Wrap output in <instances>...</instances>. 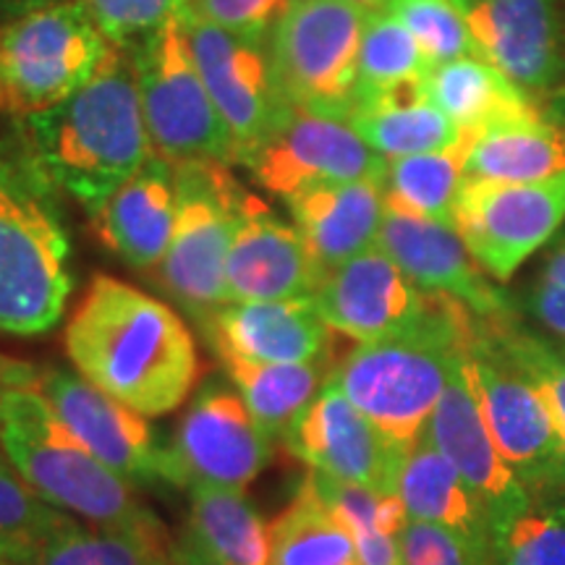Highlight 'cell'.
<instances>
[{
  "mask_svg": "<svg viewBox=\"0 0 565 565\" xmlns=\"http://www.w3.org/2000/svg\"><path fill=\"white\" fill-rule=\"evenodd\" d=\"M254 181L282 202L320 183L385 181L387 158L343 118L288 108L263 141L244 154Z\"/></svg>",
  "mask_w": 565,
  "mask_h": 565,
  "instance_id": "cell-12",
  "label": "cell"
},
{
  "mask_svg": "<svg viewBox=\"0 0 565 565\" xmlns=\"http://www.w3.org/2000/svg\"><path fill=\"white\" fill-rule=\"evenodd\" d=\"M0 450L47 503L92 526L168 536L126 479L97 461L53 414L38 385L13 387L0 406Z\"/></svg>",
  "mask_w": 565,
  "mask_h": 565,
  "instance_id": "cell-4",
  "label": "cell"
},
{
  "mask_svg": "<svg viewBox=\"0 0 565 565\" xmlns=\"http://www.w3.org/2000/svg\"><path fill=\"white\" fill-rule=\"evenodd\" d=\"M475 315L437 296L429 315L401 335L359 343L330 380L374 427L404 448L419 440L469 349Z\"/></svg>",
  "mask_w": 565,
  "mask_h": 565,
  "instance_id": "cell-3",
  "label": "cell"
},
{
  "mask_svg": "<svg viewBox=\"0 0 565 565\" xmlns=\"http://www.w3.org/2000/svg\"><path fill=\"white\" fill-rule=\"evenodd\" d=\"M63 341L84 380L141 416L175 412L200 377L186 322L168 303L110 275L92 278Z\"/></svg>",
  "mask_w": 565,
  "mask_h": 565,
  "instance_id": "cell-1",
  "label": "cell"
},
{
  "mask_svg": "<svg viewBox=\"0 0 565 565\" xmlns=\"http://www.w3.org/2000/svg\"><path fill=\"white\" fill-rule=\"evenodd\" d=\"M55 3V0H0V13L3 17H19V13H26L32 9H40V6Z\"/></svg>",
  "mask_w": 565,
  "mask_h": 565,
  "instance_id": "cell-46",
  "label": "cell"
},
{
  "mask_svg": "<svg viewBox=\"0 0 565 565\" xmlns=\"http://www.w3.org/2000/svg\"><path fill=\"white\" fill-rule=\"evenodd\" d=\"M171 565H225L204 547V542L192 529H186L179 540L171 542Z\"/></svg>",
  "mask_w": 565,
  "mask_h": 565,
  "instance_id": "cell-44",
  "label": "cell"
},
{
  "mask_svg": "<svg viewBox=\"0 0 565 565\" xmlns=\"http://www.w3.org/2000/svg\"><path fill=\"white\" fill-rule=\"evenodd\" d=\"M286 445L312 471L380 494H398L408 448L374 427L330 377L294 424Z\"/></svg>",
  "mask_w": 565,
  "mask_h": 565,
  "instance_id": "cell-15",
  "label": "cell"
},
{
  "mask_svg": "<svg viewBox=\"0 0 565 565\" xmlns=\"http://www.w3.org/2000/svg\"><path fill=\"white\" fill-rule=\"evenodd\" d=\"M324 275L299 228L246 192L225 263L228 301L312 299Z\"/></svg>",
  "mask_w": 565,
  "mask_h": 565,
  "instance_id": "cell-20",
  "label": "cell"
},
{
  "mask_svg": "<svg viewBox=\"0 0 565 565\" xmlns=\"http://www.w3.org/2000/svg\"><path fill=\"white\" fill-rule=\"evenodd\" d=\"M307 482L349 529L364 565H404L401 532L408 515L398 494H380L366 487L338 482L320 471H312Z\"/></svg>",
  "mask_w": 565,
  "mask_h": 565,
  "instance_id": "cell-32",
  "label": "cell"
},
{
  "mask_svg": "<svg viewBox=\"0 0 565 565\" xmlns=\"http://www.w3.org/2000/svg\"><path fill=\"white\" fill-rule=\"evenodd\" d=\"M484 320L500 345L511 353L513 362L526 372V377L542 393L565 440V356L561 345L550 335H542L521 324L513 312L503 317H484Z\"/></svg>",
  "mask_w": 565,
  "mask_h": 565,
  "instance_id": "cell-38",
  "label": "cell"
},
{
  "mask_svg": "<svg viewBox=\"0 0 565 565\" xmlns=\"http://www.w3.org/2000/svg\"><path fill=\"white\" fill-rule=\"evenodd\" d=\"M477 55L532 95L565 76V21L557 0H454Z\"/></svg>",
  "mask_w": 565,
  "mask_h": 565,
  "instance_id": "cell-18",
  "label": "cell"
},
{
  "mask_svg": "<svg viewBox=\"0 0 565 565\" xmlns=\"http://www.w3.org/2000/svg\"><path fill=\"white\" fill-rule=\"evenodd\" d=\"M38 383H40V372L34 370V366L0 356V406H3L6 393L13 391V387H30Z\"/></svg>",
  "mask_w": 565,
  "mask_h": 565,
  "instance_id": "cell-45",
  "label": "cell"
},
{
  "mask_svg": "<svg viewBox=\"0 0 565 565\" xmlns=\"http://www.w3.org/2000/svg\"><path fill=\"white\" fill-rule=\"evenodd\" d=\"M68 242L38 189L0 162V333L42 335L66 312Z\"/></svg>",
  "mask_w": 565,
  "mask_h": 565,
  "instance_id": "cell-7",
  "label": "cell"
},
{
  "mask_svg": "<svg viewBox=\"0 0 565 565\" xmlns=\"http://www.w3.org/2000/svg\"><path fill=\"white\" fill-rule=\"evenodd\" d=\"M563 105H553V116H557V118H563L565 121V97L561 100Z\"/></svg>",
  "mask_w": 565,
  "mask_h": 565,
  "instance_id": "cell-48",
  "label": "cell"
},
{
  "mask_svg": "<svg viewBox=\"0 0 565 565\" xmlns=\"http://www.w3.org/2000/svg\"><path fill=\"white\" fill-rule=\"evenodd\" d=\"M454 225L492 280H511L563 231L565 173L526 183L466 179Z\"/></svg>",
  "mask_w": 565,
  "mask_h": 565,
  "instance_id": "cell-11",
  "label": "cell"
},
{
  "mask_svg": "<svg viewBox=\"0 0 565 565\" xmlns=\"http://www.w3.org/2000/svg\"><path fill=\"white\" fill-rule=\"evenodd\" d=\"M383 9L406 26L433 66L477 55L469 26L454 0H387Z\"/></svg>",
  "mask_w": 565,
  "mask_h": 565,
  "instance_id": "cell-39",
  "label": "cell"
},
{
  "mask_svg": "<svg viewBox=\"0 0 565 565\" xmlns=\"http://www.w3.org/2000/svg\"><path fill=\"white\" fill-rule=\"evenodd\" d=\"M333 333L359 343L383 341L419 324L435 303L380 246H372L324 275L312 296Z\"/></svg>",
  "mask_w": 565,
  "mask_h": 565,
  "instance_id": "cell-17",
  "label": "cell"
},
{
  "mask_svg": "<svg viewBox=\"0 0 565 565\" xmlns=\"http://www.w3.org/2000/svg\"><path fill=\"white\" fill-rule=\"evenodd\" d=\"M113 45L76 0H55L0 24V113L30 118L66 100Z\"/></svg>",
  "mask_w": 565,
  "mask_h": 565,
  "instance_id": "cell-6",
  "label": "cell"
},
{
  "mask_svg": "<svg viewBox=\"0 0 565 565\" xmlns=\"http://www.w3.org/2000/svg\"><path fill=\"white\" fill-rule=\"evenodd\" d=\"M223 366L246 408L273 440H286L333 372L328 356L301 364L223 362Z\"/></svg>",
  "mask_w": 565,
  "mask_h": 565,
  "instance_id": "cell-29",
  "label": "cell"
},
{
  "mask_svg": "<svg viewBox=\"0 0 565 565\" xmlns=\"http://www.w3.org/2000/svg\"><path fill=\"white\" fill-rule=\"evenodd\" d=\"M294 225L324 273L377 246L387 210L380 181L320 183L288 200Z\"/></svg>",
  "mask_w": 565,
  "mask_h": 565,
  "instance_id": "cell-24",
  "label": "cell"
},
{
  "mask_svg": "<svg viewBox=\"0 0 565 565\" xmlns=\"http://www.w3.org/2000/svg\"><path fill=\"white\" fill-rule=\"evenodd\" d=\"M424 435L479 494L490 515L492 532L529 500V490L515 479L500 450L494 448L469 372H466V359L445 387Z\"/></svg>",
  "mask_w": 565,
  "mask_h": 565,
  "instance_id": "cell-22",
  "label": "cell"
},
{
  "mask_svg": "<svg viewBox=\"0 0 565 565\" xmlns=\"http://www.w3.org/2000/svg\"><path fill=\"white\" fill-rule=\"evenodd\" d=\"M200 328L221 362L257 364L317 362L333 333L312 299L228 301Z\"/></svg>",
  "mask_w": 565,
  "mask_h": 565,
  "instance_id": "cell-21",
  "label": "cell"
},
{
  "mask_svg": "<svg viewBox=\"0 0 565 565\" xmlns=\"http://www.w3.org/2000/svg\"><path fill=\"white\" fill-rule=\"evenodd\" d=\"M24 121L40 171L89 212L154 154L137 76L118 47L84 87Z\"/></svg>",
  "mask_w": 565,
  "mask_h": 565,
  "instance_id": "cell-2",
  "label": "cell"
},
{
  "mask_svg": "<svg viewBox=\"0 0 565 565\" xmlns=\"http://www.w3.org/2000/svg\"><path fill=\"white\" fill-rule=\"evenodd\" d=\"M398 500L408 519L450 529L492 557V529L484 503L427 435H422L404 458Z\"/></svg>",
  "mask_w": 565,
  "mask_h": 565,
  "instance_id": "cell-26",
  "label": "cell"
},
{
  "mask_svg": "<svg viewBox=\"0 0 565 565\" xmlns=\"http://www.w3.org/2000/svg\"><path fill=\"white\" fill-rule=\"evenodd\" d=\"M366 19L370 9L353 0H291L267 38L282 100L349 121Z\"/></svg>",
  "mask_w": 565,
  "mask_h": 565,
  "instance_id": "cell-8",
  "label": "cell"
},
{
  "mask_svg": "<svg viewBox=\"0 0 565 565\" xmlns=\"http://www.w3.org/2000/svg\"><path fill=\"white\" fill-rule=\"evenodd\" d=\"M92 215L100 242L126 265L137 270L158 267L171 246L179 215L173 166L152 154Z\"/></svg>",
  "mask_w": 565,
  "mask_h": 565,
  "instance_id": "cell-23",
  "label": "cell"
},
{
  "mask_svg": "<svg viewBox=\"0 0 565 565\" xmlns=\"http://www.w3.org/2000/svg\"><path fill=\"white\" fill-rule=\"evenodd\" d=\"M38 387L63 427L110 471L129 484L168 482L166 448L154 445L145 416L58 366L42 370Z\"/></svg>",
  "mask_w": 565,
  "mask_h": 565,
  "instance_id": "cell-16",
  "label": "cell"
},
{
  "mask_svg": "<svg viewBox=\"0 0 565 565\" xmlns=\"http://www.w3.org/2000/svg\"><path fill=\"white\" fill-rule=\"evenodd\" d=\"M76 3L84 6L113 47H131L166 21L181 17L189 0H76Z\"/></svg>",
  "mask_w": 565,
  "mask_h": 565,
  "instance_id": "cell-40",
  "label": "cell"
},
{
  "mask_svg": "<svg viewBox=\"0 0 565 565\" xmlns=\"http://www.w3.org/2000/svg\"><path fill=\"white\" fill-rule=\"evenodd\" d=\"M466 179L545 181L565 173V121L545 113L532 121L508 124L463 141Z\"/></svg>",
  "mask_w": 565,
  "mask_h": 565,
  "instance_id": "cell-27",
  "label": "cell"
},
{
  "mask_svg": "<svg viewBox=\"0 0 565 565\" xmlns=\"http://www.w3.org/2000/svg\"><path fill=\"white\" fill-rule=\"evenodd\" d=\"M433 63L408 30L387 9H372L359 51L356 105L380 100L393 92L419 87ZM353 105V108H356Z\"/></svg>",
  "mask_w": 565,
  "mask_h": 565,
  "instance_id": "cell-33",
  "label": "cell"
},
{
  "mask_svg": "<svg viewBox=\"0 0 565 565\" xmlns=\"http://www.w3.org/2000/svg\"><path fill=\"white\" fill-rule=\"evenodd\" d=\"M466 181L463 145L450 152L408 154L387 160L385 202L412 215L454 225L456 200Z\"/></svg>",
  "mask_w": 565,
  "mask_h": 565,
  "instance_id": "cell-34",
  "label": "cell"
},
{
  "mask_svg": "<svg viewBox=\"0 0 565 565\" xmlns=\"http://www.w3.org/2000/svg\"><path fill=\"white\" fill-rule=\"evenodd\" d=\"M9 565H19V563H9Z\"/></svg>",
  "mask_w": 565,
  "mask_h": 565,
  "instance_id": "cell-51",
  "label": "cell"
},
{
  "mask_svg": "<svg viewBox=\"0 0 565 565\" xmlns=\"http://www.w3.org/2000/svg\"><path fill=\"white\" fill-rule=\"evenodd\" d=\"M273 443L242 395L210 383L194 395L166 448L168 484L244 490L267 469Z\"/></svg>",
  "mask_w": 565,
  "mask_h": 565,
  "instance_id": "cell-13",
  "label": "cell"
},
{
  "mask_svg": "<svg viewBox=\"0 0 565 565\" xmlns=\"http://www.w3.org/2000/svg\"><path fill=\"white\" fill-rule=\"evenodd\" d=\"M466 372L494 448L526 490H565V440L553 412L500 345L484 317L475 315Z\"/></svg>",
  "mask_w": 565,
  "mask_h": 565,
  "instance_id": "cell-10",
  "label": "cell"
},
{
  "mask_svg": "<svg viewBox=\"0 0 565 565\" xmlns=\"http://www.w3.org/2000/svg\"><path fill=\"white\" fill-rule=\"evenodd\" d=\"M183 24L212 103L228 126L236 162L263 141L291 105L282 100L265 40L223 30L186 6Z\"/></svg>",
  "mask_w": 565,
  "mask_h": 565,
  "instance_id": "cell-14",
  "label": "cell"
},
{
  "mask_svg": "<svg viewBox=\"0 0 565 565\" xmlns=\"http://www.w3.org/2000/svg\"><path fill=\"white\" fill-rule=\"evenodd\" d=\"M288 3L291 0H189V9L223 30L265 40Z\"/></svg>",
  "mask_w": 565,
  "mask_h": 565,
  "instance_id": "cell-43",
  "label": "cell"
},
{
  "mask_svg": "<svg viewBox=\"0 0 565 565\" xmlns=\"http://www.w3.org/2000/svg\"><path fill=\"white\" fill-rule=\"evenodd\" d=\"M524 307L536 328L545 330L553 341L565 343V225L536 267L526 288Z\"/></svg>",
  "mask_w": 565,
  "mask_h": 565,
  "instance_id": "cell-41",
  "label": "cell"
},
{
  "mask_svg": "<svg viewBox=\"0 0 565 565\" xmlns=\"http://www.w3.org/2000/svg\"><path fill=\"white\" fill-rule=\"evenodd\" d=\"M557 345H561V351H563V356H565V343H557Z\"/></svg>",
  "mask_w": 565,
  "mask_h": 565,
  "instance_id": "cell-50",
  "label": "cell"
},
{
  "mask_svg": "<svg viewBox=\"0 0 565 565\" xmlns=\"http://www.w3.org/2000/svg\"><path fill=\"white\" fill-rule=\"evenodd\" d=\"M377 246L422 291L448 296L477 317L511 315V301L463 244L456 225L387 204Z\"/></svg>",
  "mask_w": 565,
  "mask_h": 565,
  "instance_id": "cell-19",
  "label": "cell"
},
{
  "mask_svg": "<svg viewBox=\"0 0 565 565\" xmlns=\"http://www.w3.org/2000/svg\"><path fill=\"white\" fill-rule=\"evenodd\" d=\"M179 215L158 282L196 322L228 303L225 263L238 228L246 189L223 162L173 166Z\"/></svg>",
  "mask_w": 565,
  "mask_h": 565,
  "instance_id": "cell-9",
  "label": "cell"
},
{
  "mask_svg": "<svg viewBox=\"0 0 565 565\" xmlns=\"http://www.w3.org/2000/svg\"><path fill=\"white\" fill-rule=\"evenodd\" d=\"M494 565H565V490H529V500L492 532Z\"/></svg>",
  "mask_w": 565,
  "mask_h": 565,
  "instance_id": "cell-35",
  "label": "cell"
},
{
  "mask_svg": "<svg viewBox=\"0 0 565 565\" xmlns=\"http://www.w3.org/2000/svg\"><path fill=\"white\" fill-rule=\"evenodd\" d=\"M349 124L383 158L450 152L466 141V134L424 95V84L380 100L356 105Z\"/></svg>",
  "mask_w": 565,
  "mask_h": 565,
  "instance_id": "cell-28",
  "label": "cell"
},
{
  "mask_svg": "<svg viewBox=\"0 0 565 565\" xmlns=\"http://www.w3.org/2000/svg\"><path fill=\"white\" fill-rule=\"evenodd\" d=\"M353 3H359V6H364V9H383V6L387 3V0H353Z\"/></svg>",
  "mask_w": 565,
  "mask_h": 565,
  "instance_id": "cell-47",
  "label": "cell"
},
{
  "mask_svg": "<svg viewBox=\"0 0 565 565\" xmlns=\"http://www.w3.org/2000/svg\"><path fill=\"white\" fill-rule=\"evenodd\" d=\"M32 565H171V542L71 519L38 550Z\"/></svg>",
  "mask_w": 565,
  "mask_h": 565,
  "instance_id": "cell-36",
  "label": "cell"
},
{
  "mask_svg": "<svg viewBox=\"0 0 565 565\" xmlns=\"http://www.w3.org/2000/svg\"><path fill=\"white\" fill-rule=\"evenodd\" d=\"M404 565H494L492 557L450 529L408 519L401 532Z\"/></svg>",
  "mask_w": 565,
  "mask_h": 565,
  "instance_id": "cell-42",
  "label": "cell"
},
{
  "mask_svg": "<svg viewBox=\"0 0 565 565\" xmlns=\"http://www.w3.org/2000/svg\"><path fill=\"white\" fill-rule=\"evenodd\" d=\"M68 521L71 515L34 492L0 450V557L32 565L38 550Z\"/></svg>",
  "mask_w": 565,
  "mask_h": 565,
  "instance_id": "cell-37",
  "label": "cell"
},
{
  "mask_svg": "<svg viewBox=\"0 0 565 565\" xmlns=\"http://www.w3.org/2000/svg\"><path fill=\"white\" fill-rule=\"evenodd\" d=\"M270 565H364L333 508L303 479L291 505L270 524Z\"/></svg>",
  "mask_w": 565,
  "mask_h": 565,
  "instance_id": "cell-30",
  "label": "cell"
},
{
  "mask_svg": "<svg viewBox=\"0 0 565 565\" xmlns=\"http://www.w3.org/2000/svg\"><path fill=\"white\" fill-rule=\"evenodd\" d=\"M152 152L171 166L236 162L228 126L204 87L194 63L183 13L131 45Z\"/></svg>",
  "mask_w": 565,
  "mask_h": 565,
  "instance_id": "cell-5",
  "label": "cell"
},
{
  "mask_svg": "<svg viewBox=\"0 0 565 565\" xmlns=\"http://www.w3.org/2000/svg\"><path fill=\"white\" fill-rule=\"evenodd\" d=\"M11 561H6V557H0V565H9Z\"/></svg>",
  "mask_w": 565,
  "mask_h": 565,
  "instance_id": "cell-49",
  "label": "cell"
},
{
  "mask_svg": "<svg viewBox=\"0 0 565 565\" xmlns=\"http://www.w3.org/2000/svg\"><path fill=\"white\" fill-rule=\"evenodd\" d=\"M424 95L466 137L545 116L532 92L479 55L437 63L424 79Z\"/></svg>",
  "mask_w": 565,
  "mask_h": 565,
  "instance_id": "cell-25",
  "label": "cell"
},
{
  "mask_svg": "<svg viewBox=\"0 0 565 565\" xmlns=\"http://www.w3.org/2000/svg\"><path fill=\"white\" fill-rule=\"evenodd\" d=\"M192 524L204 547L225 565H270V524L242 490L192 487Z\"/></svg>",
  "mask_w": 565,
  "mask_h": 565,
  "instance_id": "cell-31",
  "label": "cell"
}]
</instances>
